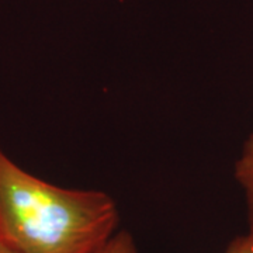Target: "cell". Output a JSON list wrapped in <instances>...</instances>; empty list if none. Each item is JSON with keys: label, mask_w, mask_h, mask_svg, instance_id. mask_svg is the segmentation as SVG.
Wrapping results in <instances>:
<instances>
[{"label": "cell", "mask_w": 253, "mask_h": 253, "mask_svg": "<svg viewBox=\"0 0 253 253\" xmlns=\"http://www.w3.org/2000/svg\"><path fill=\"white\" fill-rule=\"evenodd\" d=\"M97 253H138L132 236L126 231H121L109 239Z\"/></svg>", "instance_id": "3"}, {"label": "cell", "mask_w": 253, "mask_h": 253, "mask_svg": "<svg viewBox=\"0 0 253 253\" xmlns=\"http://www.w3.org/2000/svg\"><path fill=\"white\" fill-rule=\"evenodd\" d=\"M117 224V207L109 194L41 180L0 148V239L16 251L97 253Z\"/></svg>", "instance_id": "1"}, {"label": "cell", "mask_w": 253, "mask_h": 253, "mask_svg": "<svg viewBox=\"0 0 253 253\" xmlns=\"http://www.w3.org/2000/svg\"><path fill=\"white\" fill-rule=\"evenodd\" d=\"M0 253H20L14 248H11L9 244H6L4 241L0 239Z\"/></svg>", "instance_id": "5"}, {"label": "cell", "mask_w": 253, "mask_h": 253, "mask_svg": "<svg viewBox=\"0 0 253 253\" xmlns=\"http://www.w3.org/2000/svg\"><path fill=\"white\" fill-rule=\"evenodd\" d=\"M225 253H253V239L251 236H238L228 245Z\"/></svg>", "instance_id": "4"}, {"label": "cell", "mask_w": 253, "mask_h": 253, "mask_svg": "<svg viewBox=\"0 0 253 253\" xmlns=\"http://www.w3.org/2000/svg\"><path fill=\"white\" fill-rule=\"evenodd\" d=\"M235 177L244 187L245 194H246L248 221H249L248 236H251L253 239V134L245 142L242 156L236 162Z\"/></svg>", "instance_id": "2"}]
</instances>
